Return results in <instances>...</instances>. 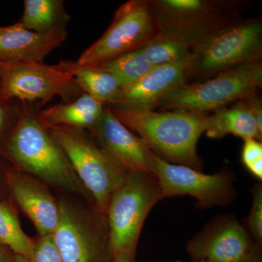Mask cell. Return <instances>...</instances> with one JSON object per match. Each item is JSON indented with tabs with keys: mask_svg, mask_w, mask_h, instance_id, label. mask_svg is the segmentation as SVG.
Listing matches in <instances>:
<instances>
[{
	"mask_svg": "<svg viewBox=\"0 0 262 262\" xmlns=\"http://www.w3.org/2000/svg\"><path fill=\"white\" fill-rule=\"evenodd\" d=\"M0 242L15 255L32 258L34 239L24 232L14 210L8 203L0 201Z\"/></svg>",
	"mask_w": 262,
	"mask_h": 262,
	"instance_id": "23",
	"label": "cell"
},
{
	"mask_svg": "<svg viewBox=\"0 0 262 262\" xmlns=\"http://www.w3.org/2000/svg\"><path fill=\"white\" fill-rule=\"evenodd\" d=\"M4 184H6L5 177H3V174H2L1 170H0V192H1L2 187L4 186Z\"/></svg>",
	"mask_w": 262,
	"mask_h": 262,
	"instance_id": "33",
	"label": "cell"
},
{
	"mask_svg": "<svg viewBox=\"0 0 262 262\" xmlns=\"http://www.w3.org/2000/svg\"><path fill=\"white\" fill-rule=\"evenodd\" d=\"M47 130L63 150L95 208L106 214L112 196L125 182L128 172L83 130L67 126L48 127Z\"/></svg>",
	"mask_w": 262,
	"mask_h": 262,
	"instance_id": "4",
	"label": "cell"
},
{
	"mask_svg": "<svg viewBox=\"0 0 262 262\" xmlns=\"http://www.w3.org/2000/svg\"><path fill=\"white\" fill-rule=\"evenodd\" d=\"M58 203L59 222L51 235L62 261L111 262L106 215L96 208L89 211L69 202Z\"/></svg>",
	"mask_w": 262,
	"mask_h": 262,
	"instance_id": "7",
	"label": "cell"
},
{
	"mask_svg": "<svg viewBox=\"0 0 262 262\" xmlns=\"http://www.w3.org/2000/svg\"><path fill=\"white\" fill-rule=\"evenodd\" d=\"M261 85V62L247 63L202 82L182 84L162 100L156 108L206 114L258 94Z\"/></svg>",
	"mask_w": 262,
	"mask_h": 262,
	"instance_id": "5",
	"label": "cell"
},
{
	"mask_svg": "<svg viewBox=\"0 0 262 262\" xmlns=\"http://www.w3.org/2000/svg\"><path fill=\"white\" fill-rule=\"evenodd\" d=\"M13 262H30V261H29L28 258L24 257V256H20V255L15 254Z\"/></svg>",
	"mask_w": 262,
	"mask_h": 262,
	"instance_id": "32",
	"label": "cell"
},
{
	"mask_svg": "<svg viewBox=\"0 0 262 262\" xmlns=\"http://www.w3.org/2000/svg\"><path fill=\"white\" fill-rule=\"evenodd\" d=\"M192 262H199V261H192Z\"/></svg>",
	"mask_w": 262,
	"mask_h": 262,
	"instance_id": "35",
	"label": "cell"
},
{
	"mask_svg": "<svg viewBox=\"0 0 262 262\" xmlns=\"http://www.w3.org/2000/svg\"><path fill=\"white\" fill-rule=\"evenodd\" d=\"M14 253L9 248L1 245L0 246V262H13Z\"/></svg>",
	"mask_w": 262,
	"mask_h": 262,
	"instance_id": "29",
	"label": "cell"
},
{
	"mask_svg": "<svg viewBox=\"0 0 262 262\" xmlns=\"http://www.w3.org/2000/svg\"><path fill=\"white\" fill-rule=\"evenodd\" d=\"M70 19L62 0H25L18 23L38 34L67 36Z\"/></svg>",
	"mask_w": 262,
	"mask_h": 262,
	"instance_id": "18",
	"label": "cell"
},
{
	"mask_svg": "<svg viewBox=\"0 0 262 262\" xmlns=\"http://www.w3.org/2000/svg\"><path fill=\"white\" fill-rule=\"evenodd\" d=\"M5 177L10 195L32 221L39 235L53 234L59 222V203L47 187L16 168L8 170Z\"/></svg>",
	"mask_w": 262,
	"mask_h": 262,
	"instance_id": "14",
	"label": "cell"
},
{
	"mask_svg": "<svg viewBox=\"0 0 262 262\" xmlns=\"http://www.w3.org/2000/svg\"><path fill=\"white\" fill-rule=\"evenodd\" d=\"M60 63L72 74L76 84L83 94L89 95L103 104L113 102L121 89L113 75L97 67L80 66L76 61H61Z\"/></svg>",
	"mask_w": 262,
	"mask_h": 262,
	"instance_id": "20",
	"label": "cell"
},
{
	"mask_svg": "<svg viewBox=\"0 0 262 262\" xmlns=\"http://www.w3.org/2000/svg\"><path fill=\"white\" fill-rule=\"evenodd\" d=\"M5 121V115L4 110L0 105V132L3 130V127H4Z\"/></svg>",
	"mask_w": 262,
	"mask_h": 262,
	"instance_id": "31",
	"label": "cell"
},
{
	"mask_svg": "<svg viewBox=\"0 0 262 262\" xmlns=\"http://www.w3.org/2000/svg\"><path fill=\"white\" fill-rule=\"evenodd\" d=\"M242 162L249 173L258 180L262 179V144L256 139H245Z\"/></svg>",
	"mask_w": 262,
	"mask_h": 262,
	"instance_id": "25",
	"label": "cell"
},
{
	"mask_svg": "<svg viewBox=\"0 0 262 262\" xmlns=\"http://www.w3.org/2000/svg\"><path fill=\"white\" fill-rule=\"evenodd\" d=\"M252 206L248 216L247 230L256 243H262V186L256 184L251 189Z\"/></svg>",
	"mask_w": 262,
	"mask_h": 262,
	"instance_id": "24",
	"label": "cell"
},
{
	"mask_svg": "<svg viewBox=\"0 0 262 262\" xmlns=\"http://www.w3.org/2000/svg\"><path fill=\"white\" fill-rule=\"evenodd\" d=\"M77 90L74 76L61 63L0 62V101L18 98L46 103L56 96L68 100Z\"/></svg>",
	"mask_w": 262,
	"mask_h": 262,
	"instance_id": "11",
	"label": "cell"
},
{
	"mask_svg": "<svg viewBox=\"0 0 262 262\" xmlns=\"http://www.w3.org/2000/svg\"><path fill=\"white\" fill-rule=\"evenodd\" d=\"M136 251H129L113 256L111 262H136Z\"/></svg>",
	"mask_w": 262,
	"mask_h": 262,
	"instance_id": "28",
	"label": "cell"
},
{
	"mask_svg": "<svg viewBox=\"0 0 262 262\" xmlns=\"http://www.w3.org/2000/svg\"><path fill=\"white\" fill-rule=\"evenodd\" d=\"M262 24L259 19L229 22L192 48L189 78L209 79L220 72L261 62Z\"/></svg>",
	"mask_w": 262,
	"mask_h": 262,
	"instance_id": "3",
	"label": "cell"
},
{
	"mask_svg": "<svg viewBox=\"0 0 262 262\" xmlns=\"http://www.w3.org/2000/svg\"><path fill=\"white\" fill-rule=\"evenodd\" d=\"M158 179L146 172H130L115 191L106 212L113 256L136 251L146 216L163 200Z\"/></svg>",
	"mask_w": 262,
	"mask_h": 262,
	"instance_id": "6",
	"label": "cell"
},
{
	"mask_svg": "<svg viewBox=\"0 0 262 262\" xmlns=\"http://www.w3.org/2000/svg\"><path fill=\"white\" fill-rule=\"evenodd\" d=\"M90 131L103 151L128 173L139 171L153 174L152 151L106 105L101 118Z\"/></svg>",
	"mask_w": 262,
	"mask_h": 262,
	"instance_id": "13",
	"label": "cell"
},
{
	"mask_svg": "<svg viewBox=\"0 0 262 262\" xmlns=\"http://www.w3.org/2000/svg\"><path fill=\"white\" fill-rule=\"evenodd\" d=\"M3 150L20 171L48 185L91 200L63 150L37 115L24 113Z\"/></svg>",
	"mask_w": 262,
	"mask_h": 262,
	"instance_id": "2",
	"label": "cell"
},
{
	"mask_svg": "<svg viewBox=\"0 0 262 262\" xmlns=\"http://www.w3.org/2000/svg\"><path fill=\"white\" fill-rule=\"evenodd\" d=\"M104 107L102 103L82 94L75 101L58 103L43 110L37 117L46 128L67 126L91 130L101 118Z\"/></svg>",
	"mask_w": 262,
	"mask_h": 262,
	"instance_id": "17",
	"label": "cell"
},
{
	"mask_svg": "<svg viewBox=\"0 0 262 262\" xmlns=\"http://www.w3.org/2000/svg\"><path fill=\"white\" fill-rule=\"evenodd\" d=\"M1 245H3V244H2V243L0 242V246H1Z\"/></svg>",
	"mask_w": 262,
	"mask_h": 262,
	"instance_id": "36",
	"label": "cell"
},
{
	"mask_svg": "<svg viewBox=\"0 0 262 262\" xmlns=\"http://www.w3.org/2000/svg\"><path fill=\"white\" fill-rule=\"evenodd\" d=\"M261 244L232 214L217 215L188 241L192 261L244 262Z\"/></svg>",
	"mask_w": 262,
	"mask_h": 262,
	"instance_id": "12",
	"label": "cell"
},
{
	"mask_svg": "<svg viewBox=\"0 0 262 262\" xmlns=\"http://www.w3.org/2000/svg\"><path fill=\"white\" fill-rule=\"evenodd\" d=\"M199 262H209V261H199Z\"/></svg>",
	"mask_w": 262,
	"mask_h": 262,
	"instance_id": "34",
	"label": "cell"
},
{
	"mask_svg": "<svg viewBox=\"0 0 262 262\" xmlns=\"http://www.w3.org/2000/svg\"><path fill=\"white\" fill-rule=\"evenodd\" d=\"M205 134L214 139H222L229 134L244 140L253 139L261 141L262 139L254 117L243 101L230 108H222L213 115H208Z\"/></svg>",
	"mask_w": 262,
	"mask_h": 262,
	"instance_id": "19",
	"label": "cell"
},
{
	"mask_svg": "<svg viewBox=\"0 0 262 262\" xmlns=\"http://www.w3.org/2000/svg\"><path fill=\"white\" fill-rule=\"evenodd\" d=\"M158 33L149 1L130 0L117 9L111 25L81 54L80 66H97L139 50Z\"/></svg>",
	"mask_w": 262,
	"mask_h": 262,
	"instance_id": "9",
	"label": "cell"
},
{
	"mask_svg": "<svg viewBox=\"0 0 262 262\" xmlns=\"http://www.w3.org/2000/svg\"><path fill=\"white\" fill-rule=\"evenodd\" d=\"M159 34L170 36L193 47L203 37L236 20L230 3L208 0L149 1Z\"/></svg>",
	"mask_w": 262,
	"mask_h": 262,
	"instance_id": "8",
	"label": "cell"
},
{
	"mask_svg": "<svg viewBox=\"0 0 262 262\" xmlns=\"http://www.w3.org/2000/svg\"><path fill=\"white\" fill-rule=\"evenodd\" d=\"M93 67H97L113 75L121 89L134 83L155 67L139 50Z\"/></svg>",
	"mask_w": 262,
	"mask_h": 262,
	"instance_id": "22",
	"label": "cell"
},
{
	"mask_svg": "<svg viewBox=\"0 0 262 262\" xmlns=\"http://www.w3.org/2000/svg\"><path fill=\"white\" fill-rule=\"evenodd\" d=\"M30 262H63L51 234L39 235L34 239Z\"/></svg>",
	"mask_w": 262,
	"mask_h": 262,
	"instance_id": "26",
	"label": "cell"
},
{
	"mask_svg": "<svg viewBox=\"0 0 262 262\" xmlns=\"http://www.w3.org/2000/svg\"><path fill=\"white\" fill-rule=\"evenodd\" d=\"M67 37L38 34L18 22L0 27V62H43Z\"/></svg>",
	"mask_w": 262,
	"mask_h": 262,
	"instance_id": "16",
	"label": "cell"
},
{
	"mask_svg": "<svg viewBox=\"0 0 262 262\" xmlns=\"http://www.w3.org/2000/svg\"><path fill=\"white\" fill-rule=\"evenodd\" d=\"M139 51L155 67L189 60L192 47L177 38L157 33Z\"/></svg>",
	"mask_w": 262,
	"mask_h": 262,
	"instance_id": "21",
	"label": "cell"
},
{
	"mask_svg": "<svg viewBox=\"0 0 262 262\" xmlns=\"http://www.w3.org/2000/svg\"><path fill=\"white\" fill-rule=\"evenodd\" d=\"M189 76V60L158 66L134 83L120 89L117 97L108 104L155 110L170 93L187 83Z\"/></svg>",
	"mask_w": 262,
	"mask_h": 262,
	"instance_id": "15",
	"label": "cell"
},
{
	"mask_svg": "<svg viewBox=\"0 0 262 262\" xmlns=\"http://www.w3.org/2000/svg\"><path fill=\"white\" fill-rule=\"evenodd\" d=\"M256 120L258 131L262 135V103L258 94L253 95L242 100Z\"/></svg>",
	"mask_w": 262,
	"mask_h": 262,
	"instance_id": "27",
	"label": "cell"
},
{
	"mask_svg": "<svg viewBox=\"0 0 262 262\" xmlns=\"http://www.w3.org/2000/svg\"><path fill=\"white\" fill-rule=\"evenodd\" d=\"M151 172L158 179L163 198L191 196L200 209L228 206L237 196L233 184L235 175L228 168L206 174L168 163L152 152Z\"/></svg>",
	"mask_w": 262,
	"mask_h": 262,
	"instance_id": "10",
	"label": "cell"
},
{
	"mask_svg": "<svg viewBox=\"0 0 262 262\" xmlns=\"http://www.w3.org/2000/svg\"><path fill=\"white\" fill-rule=\"evenodd\" d=\"M106 106L162 160L203 170V161L196 145L206 130L208 115L185 110L156 112L120 104Z\"/></svg>",
	"mask_w": 262,
	"mask_h": 262,
	"instance_id": "1",
	"label": "cell"
},
{
	"mask_svg": "<svg viewBox=\"0 0 262 262\" xmlns=\"http://www.w3.org/2000/svg\"><path fill=\"white\" fill-rule=\"evenodd\" d=\"M244 262H262L261 247H258L254 253Z\"/></svg>",
	"mask_w": 262,
	"mask_h": 262,
	"instance_id": "30",
	"label": "cell"
}]
</instances>
